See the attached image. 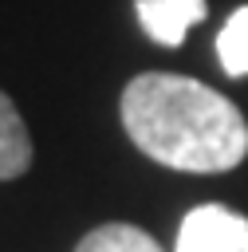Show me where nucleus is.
I'll return each instance as SVG.
<instances>
[{
  "mask_svg": "<svg viewBox=\"0 0 248 252\" xmlns=\"http://www.w3.org/2000/svg\"><path fill=\"white\" fill-rule=\"evenodd\" d=\"M118 110L130 142L157 165L181 173H224L248 158L244 114L220 91L189 75H134Z\"/></svg>",
  "mask_w": 248,
  "mask_h": 252,
  "instance_id": "1",
  "label": "nucleus"
},
{
  "mask_svg": "<svg viewBox=\"0 0 248 252\" xmlns=\"http://www.w3.org/2000/svg\"><path fill=\"white\" fill-rule=\"evenodd\" d=\"M173 252H248V217L224 205H197L185 213Z\"/></svg>",
  "mask_w": 248,
  "mask_h": 252,
  "instance_id": "2",
  "label": "nucleus"
},
{
  "mask_svg": "<svg viewBox=\"0 0 248 252\" xmlns=\"http://www.w3.org/2000/svg\"><path fill=\"white\" fill-rule=\"evenodd\" d=\"M134 12H138L142 32L154 43L177 47L185 32L209 16V4L205 0H134Z\"/></svg>",
  "mask_w": 248,
  "mask_h": 252,
  "instance_id": "3",
  "label": "nucleus"
},
{
  "mask_svg": "<svg viewBox=\"0 0 248 252\" xmlns=\"http://www.w3.org/2000/svg\"><path fill=\"white\" fill-rule=\"evenodd\" d=\"M28 165H31L28 126L16 110V102L0 91V181H12L20 173H28Z\"/></svg>",
  "mask_w": 248,
  "mask_h": 252,
  "instance_id": "4",
  "label": "nucleus"
},
{
  "mask_svg": "<svg viewBox=\"0 0 248 252\" xmlns=\"http://www.w3.org/2000/svg\"><path fill=\"white\" fill-rule=\"evenodd\" d=\"M75 252H165L146 228L138 224H122V220H110V224H98L91 228Z\"/></svg>",
  "mask_w": 248,
  "mask_h": 252,
  "instance_id": "5",
  "label": "nucleus"
},
{
  "mask_svg": "<svg viewBox=\"0 0 248 252\" xmlns=\"http://www.w3.org/2000/svg\"><path fill=\"white\" fill-rule=\"evenodd\" d=\"M217 59H220L224 75H232V79L248 75V4L224 20V28L217 35Z\"/></svg>",
  "mask_w": 248,
  "mask_h": 252,
  "instance_id": "6",
  "label": "nucleus"
}]
</instances>
